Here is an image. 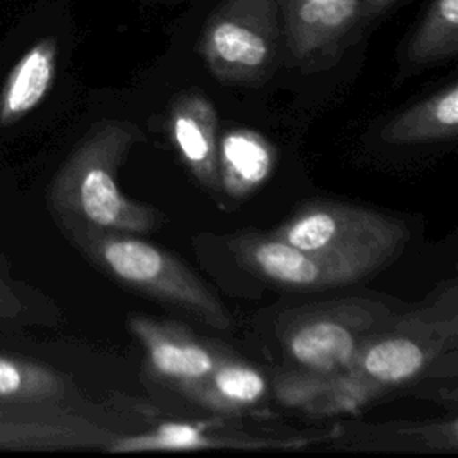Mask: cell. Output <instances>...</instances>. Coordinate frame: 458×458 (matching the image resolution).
<instances>
[{"label":"cell","instance_id":"7a4b0ae2","mask_svg":"<svg viewBox=\"0 0 458 458\" xmlns=\"http://www.w3.org/2000/svg\"><path fill=\"white\" fill-rule=\"evenodd\" d=\"M102 272L120 284L174 304L218 331L233 329L220 299L174 254L127 233L82 227L63 229Z\"/></svg>","mask_w":458,"mask_h":458},{"label":"cell","instance_id":"52a82bcc","mask_svg":"<svg viewBox=\"0 0 458 458\" xmlns=\"http://www.w3.org/2000/svg\"><path fill=\"white\" fill-rule=\"evenodd\" d=\"M242 265L288 290H326L361 281L392 259L367 252L306 250L274 236L245 234L231 242Z\"/></svg>","mask_w":458,"mask_h":458},{"label":"cell","instance_id":"30bf717a","mask_svg":"<svg viewBox=\"0 0 458 458\" xmlns=\"http://www.w3.org/2000/svg\"><path fill=\"white\" fill-rule=\"evenodd\" d=\"M276 399L310 417L345 415L385 395L351 369L340 372L288 370L274 379Z\"/></svg>","mask_w":458,"mask_h":458},{"label":"cell","instance_id":"e0dca14e","mask_svg":"<svg viewBox=\"0 0 458 458\" xmlns=\"http://www.w3.org/2000/svg\"><path fill=\"white\" fill-rule=\"evenodd\" d=\"M277 442L254 440L247 437H222L209 433L199 426L182 422L159 424L152 431L114 437L106 451L111 453H145V451H202V449H222V447H243L256 449L263 445H274Z\"/></svg>","mask_w":458,"mask_h":458},{"label":"cell","instance_id":"44dd1931","mask_svg":"<svg viewBox=\"0 0 458 458\" xmlns=\"http://www.w3.org/2000/svg\"><path fill=\"white\" fill-rule=\"evenodd\" d=\"M21 310H23V304L20 295L16 293L14 286L0 270V318L16 317L21 313Z\"/></svg>","mask_w":458,"mask_h":458},{"label":"cell","instance_id":"9c48e42d","mask_svg":"<svg viewBox=\"0 0 458 458\" xmlns=\"http://www.w3.org/2000/svg\"><path fill=\"white\" fill-rule=\"evenodd\" d=\"M127 324L145 349L152 374L179 388L184 395L195 390L216 365L220 354L181 324L159 322L143 315L129 317Z\"/></svg>","mask_w":458,"mask_h":458},{"label":"cell","instance_id":"ba28073f","mask_svg":"<svg viewBox=\"0 0 458 458\" xmlns=\"http://www.w3.org/2000/svg\"><path fill=\"white\" fill-rule=\"evenodd\" d=\"M283 41L297 64L315 66L338 55L367 20L363 0H276Z\"/></svg>","mask_w":458,"mask_h":458},{"label":"cell","instance_id":"ffe728a7","mask_svg":"<svg viewBox=\"0 0 458 458\" xmlns=\"http://www.w3.org/2000/svg\"><path fill=\"white\" fill-rule=\"evenodd\" d=\"M413 435H417L424 444L438 449H451L456 451L458 444V424L454 419L449 422H437V424H426L417 426L411 429Z\"/></svg>","mask_w":458,"mask_h":458},{"label":"cell","instance_id":"5b68a950","mask_svg":"<svg viewBox=\"0 0 458 458\" xmlns=\"http://www.w3.org/2000/svg\"><path fill=\"white\" fill-rule=\"evenodd\" d=\"M283 45L276 0H222L202 30L200 55L222 82H259L274 72Z\"/></svg>","mask_w":458,"mask_h":458},{"label":"cell","instance_id":"6da1fadb","mask_svg":"<svg viewBox=\"0 0 458 458\" xmlns=\"http://www.w3.org/2000/svg\"><path fill=\"white\" fill-rule=\"evenodd\" d=\"M143 138L134 123L104 122L73 148L48 191L63 229L143 234L159 227L161 213L129 199L116 181L122 161Z\"/></svg>","mask_w":458,"mask_h":458},{"label":"cell","instance_id":"7402d4cb","mask_svg":"<svg viewBox=\"0 0 458 458\" xmlns=\"http://www.w3.org/2000/svg\"><path fill=\"white\" fill-rule=\"evenodd\" d=\"M395 0H363V9H365V16L367 20L372 16H377L381 13H385Z\"/></svg>","mask_w":458,"mask_h":458},{"label":"cell","instance_id":"5bb4252c","mask_svg":"<svg viewBox=\"0 0 458 458\" xmlns=\"http://www.w3.org/2000/svg\"><path fill=\"white\" fill-rule=\"evenodd\" d=\"M57 43L45 38L32 45L11 68L0 89V129L32 113L47 97L55 77Z\"/></svg>","mask_w":458,"mask_h":458},{"label":"cell","instance_id":"d6986e66","mask_svg":"<svg viewBox=\"0 0 458 458\" xmlns=\"http://www.w3.org/2000/svg\"><path fill=\"white\" fill-rule=\"evenodd\" d=\"M458 54V0H433L406 45V63L428 66Z\"/></svg>","mask_w":458,"mask_h":458},{"label":"cell","instance_id":"ac0fdd59","mask_svg":"<svg viewBox=\"0 0 458 458\" xmlns=\"http://www.w3.org/2000/svg\"><path fill=\"white\" fill-rule=\"evenodd\" d=\"M64 377L38 361L0 354V403L2 404H43L54 403L66 394Z\"/></svg>","mask_w":458,"mask_h":458},{"label":"cell","instance_id":"8fae6325","mask_svg":"<svg viewBox=\"0 0 458 458\" xmlns=\"http://www.w3.org/2000/svg\"><path fill=\"white\" fill-rule=\"evenodd\" d=\"M113 438V433L79 415L25 404L0 408V449H106Z\"/></svg>","mask_w":458,"mask_h":458},{"label":"cell","instance_id":"9a60e30c","mask_svg":"<svg viewBox=\"0 0 458 458\" xmlns=\"http://www.w3.org/2000/svg\"><path fill=\"white\" fill-rule=\"evenodd\" d=\"M458 132V84L438 89L431 97L395 114L381 131L392 145L454 140Z\"/></svg>","mask_w":458,"mask_h":458},{"label":"cell","instance_id":"277c9868","mask_svg":"<svg viewBox=\"0 0 458 458\" xmlns=\"http://www.w3.org/2000/svg\"><path fill=\"white\" fill-rule=\"evenodd\" d=\"M394 315L379 299H336L284 311L276 333L293 369L340 372L352 365L370 336Z\"/></svg>","mask_w":458,"mask_h":458},{"label":"cell","instance_id":"4fadbf2b","mask_svg":"<svg viewBox=\"0 0 458 458\" xmlns=\"http://www.w3.org/2000/svg\"><path fill=\"white\" fill-rule=\"evenodd\" d=\"M274 163V147L263 134L245 127L229 129L216 147L220 191L234 200L249 197L270 177Z\"/></svg>","mask_w":458,"mask_h":458},{"label":"cell","instance_id":"7c38bea8","mask_svg":"<svg viewBox=\"0 0 458 458\" xmlns=\"http://www.w3.org/2000/svg\"><path fill=\"white\" fill-rule=\"evenodd\" d=\"M170 140L193 177L209 191L218 193L216 170V113L197 91L175 97L168 114Z\"/></svg>","mask_w":458,"mask_h":458},{"label":"cell","instance_id":"3957f363","mask_svg":"<svg viewBox=\"0 0 458 458\" xmlns=\"http://www.w3.org/2000/svg\"><path fill=\"white\" fill-rule=\"evenodd\" d=\"M458 342V286L447 283L431 302L394 315L363 345L352 365L383 394L426 374Z\"/></svg>","mask_w":458,"mask_h":458},{"label":"cell","instance_id":"8992f818","mask_svg":"<svg viewBox=\"0 0 458 458\" xmlns=\"http://www.w3.org/2000/svg\"><path fill=\"white\" fill-rule=\"evenodd\" d=\"M306 250L367 252L394 259L404 249L408 225L390 215L338 202H310L270 233Z\"/></svg>","mask_w":458,"mask_h":458},{"label":"cell","instance_id":"2e32d148","mask_svg":"<svg viewBox=\"0 0 458 458\" xmlns=\"http://www.w3.org/2000/svg\"><path fill=\"white\" fill-rule=\"evenodd\" d=\"M268 390L265 376L252 365L218 356L208 377L188 397L213 411L238 413L258 404Z\"/></svg>","mask_w":458,"mask_h":458}]
</instances>
